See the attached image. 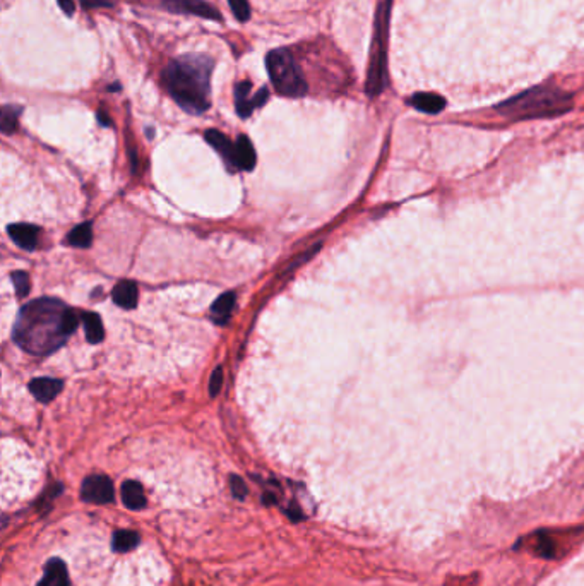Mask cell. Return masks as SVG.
<instances>
[{
  "label": "cell",
  "instance_id": "6da1fadb",
  "mask_svg": "<svg viewBox=\"0 0 584 586\" xmlns=\"http://www.w3.org/2000/svg\"><path fill=\"white\" fill-rule=\"evenodd\" d=\"M69 307L53 298H38L26 303L12 330L16 345L31 355H48L65 343L64 318Z\"/></svg>",
  "mask_w": 584,
  "mask_h": 586
},
{
  "label": "cell",
  "instance_id": "7a4b0ae2",
  "mask_svg": "<svg viewBox=\"0 0 584 586\" xmlns=\"http://www.w3.org/2000/svg\"><path fill=\"white\" fill-rule=\"evenodd\" d=\"M213 66V58L206 56H184L171 61L163 70L168 93L186 112L197 115L209 108Z\"/></svg>",
  "mask_w": 584,
  "mask_h": 586
},
{
  "label": "cell",
  "instance_id": "3957f363",
  "mask_svg": "<svg viewBox=\"0 0 584 586\" xmlns=\"http://www.w3.org/2000/svg\"><path fill=\"white\" fill-rule=\"evenodd\" d=\"M573 101L567 93L550 86H538L499 105V112L509 119H545L570 110Z\"/></svg>",
  "mask_w": 584,
  "mask_h": 586
},
{
  "label": "cell",
  "instance_id": "277c9868",
  "mask_svg": "<svg viewBox=\"0 0 584 586\" xmlns=\"http://www.w3.org/2000/svg\"><path fill=\"white\" fill-rule=\"evenodd\" d=\"M266 67L276 91L290 98H298L307 93V83L298 69L295 58L285 48H276L267 53Z\"/></svg>",
  "mask_w": 584,
  "mask_h": 586
},
{
  "label": "cell",
  "instance_id": "5b68a950",
  "mask_svg": "<svg viewBox=\"0 0 584 586\" xmlns=\"http://www.w3.org/2000/svg\"><path fill=\"white\" fill-rule=\"evenodd\" d=\"M391 0L382 6L379 18H377L376 38H373L372 61L367 78L368 96H377L386 86V31H388V12Z\"/></svg>",
  "mask_w": 584,
  "mask_h": 586
},
{
  "label": "cell",
  "instance_id": "8992f818",
  "mask_svg": "<svg viewBox=\"0 0 584 586\" xmlns=\"http://www.w3.org/2000/svg\"><path fill=\"white\" fill-rule=\"evenodd\" d=\"M83 501L91 504H108L113 501V483L105 475H90L81 486Z\"/></svg>",
  "mask_w": 584,
  "mask_h": 586
},
{
  "label": "cell",
  "instance_id": "52a82bcc",
  "mask_svg": "<svg viewBox=\"0 0 584 586\" xmlns=\"http://www.w3.org/2000/svg\"><path fill=\"white\" fill-rule=\"evenodd\" d=\"M163 7L174 14H192L204 19H221V14L211 4L203 0H165Z\"/></svg>",
  "mask_w": 584,
  "mask_h": 586
},
{
  "label": "cell",
  "instance_id": "ba28073f",
  "mask_svg": "<svg viewBox=\"0 0 584 586\" xmlns=\"http://www.w3.org/2000/svg\"><path fill=\"white\" fill-rule=\"evenodd\" d=\"M7 234H9L16 246L24 248V251H33L38 244L40 230H38V226L28 225V223H14V225H9Z\"/></svg>",
  "mask_w": 584,
  "mask_h": 586
},
{
  "label": "cell",
  "instance_id": "9c48e42d",
  "mask_svg": "<svg viewBox=\"0 0 584 586\" xmlns=\"http://www.w3.org/2000/svg\"><path fill=\"white\" fill-rule=\"evenodd\" d=\"M62 381L53 377H40V379H33L29 382V391H31L33 396L41 403H48L52 402L55 396L62 391Z\"/></svg>",
  "mask_w": 584,
  "mask_h": 586
},
{
  "label": "cell",
  "instance_id": "30bf717a",
  "mask_svg": "<svg viewBox=\"0 0 584 586\" xmlns=\"http://www.w3.org/2000/svg\"><path fill=\"white\" fill-rule=\"evenodd\" d=\"M204 139L214 147V150L218 151V153L223 156V158L226 159V163H228L230 167L237 168V159H235V145L225 136V134L216 129H209V130H206Z\"/></svg>",
  "mask_w": 584,
  "mask_h": 586
},
{
  "label": "cell",
  "instance_id": "8fae6325",
  "mask_svg": "<svg viewBox=\"0 0 584 586\" xmlns=\"http://www.w3.org/2000/svg\"><path fill=\"white\" fill-rule=\"evenodd\" d=\"M38 586H69V575L64 560L52 559L45 566V575Z\"/></svg>",
  "mask_w": 584,
  "mask_h": 586
},
{
  "label": "cell",
  "instance_id": "7c38bea8",
  "mask_svg": "<svg viewBox=\"0 0 584 586\" xmlns=\"http://www.w3.org/2000/svg\"><path fill=\"white\" fill-rule=\"evenodd\" d=\"M112 297L117 305L127 310L137 307V302H139V292H137V286L134 281H120V283L113 288Z\"/></svg>",
  "mask_w": 584,
  "mask_h": 586
},
{
  "label": "cell",
  "instance_id": "4fadbf2b",
  "mask_svg": "<svg viewBox=\"0 0 584 586\" xmlns=\"http://www.w3.org/2000/svg\"><path fill=\"white\" fill-rule=\"evenodd\" d=\"M122 503L125 504V508L132 509V511L144 508L146 494L139 482H136V480L124 482V486H122Z\"/></svg>",
  "mask_w": 584,
  "mask_h": 586
},
{
  "label": "cell",
  "instance_id": "5bb4252c",
  "mask_svg": "<svg viewBox=\"0 0 584 586\" xmlns=\"http://www.w3.org/2000/svg\"><path fill=\"white\" fill-rule=\"evenodd\" d=\"M235 159H237V168H242V170H252L255 167L258 156H255L254 146L247 136H240L235 142Z\"/></svg>",
  "mask_w": 584,
  "mask_h": 586
},
{
  "label": "cell",
  "instance_id": "9a60e30c",
  "mask_svg": "<svg viewBox=\"0 0 584 586\" xmlns=\"http://www.w3.org/2000/svg\"><path fill=\"white\" fill-rule=\"evenodd\" d=\"M410 103L413 105L417 110L425 113H439L442 112L445 107V100L442 96L434 95V93H418V95H415L413 98L410 100Z\"/></svg>",
  "mask_w": 584,
  "mask_h": 586
},
{
  "label": "cell",
  "instance_id": "2e32d148",
  "mask_svg": "<svg viewBox=\"0 0 584 586\" xmlns=\"http://www.w3.org/2000/svg\"><path fill=\"white\" fill-rule=\"evenodd\" d=\"M83 324L87 341L93 345L102 343L105 338V328L100 315L95 314V312H86V314H83Z\"/></svg>",
  "mask_w": 584,
  "mask_h": 586
},
{
  "label": "cell",
  "instance_id": "e0dca14e",
  "mask_svg": "<svg viewBox=\"0 0 584 586\" xmlns=\"http://www.w3.org/2000/svg\"><path fill=\"white\" fill-rule=\"evenodd\" d=\"M141 542V537L137 531H132V530H120L117 531L115 535H113V540H112V545H113V550L115 552H120V554H125V552H130L136 549L137 545H139Z\"/></svg>",
  "mask_w": 584,
  "mask_h": 586
},
{
  "label": "cell",
  "instance_id": "ac0fdd59",
  "mask_svg": "<svg viewBox=\"0 0 584 586\" xmlns=\"http://www.w3.org/2000/svg\"><path fill=\"white\" fill-rule=\"evenodd\" d=\"M235 300H237V297H235L233 292L223 293L220 298L214 300V303L211 305V312H213L214 319H216V323L223 324L226 319L230 318V314H232V310L235 307Z\"/></svg>",
  "mask_w": 584,
  "mask_h": 586
},
{
  "label": "cell",
  "instance_id": "d6986e66",
  "mask_svg": "<svg viewBox=\"0 0 584 586\" xmlns=\"http://www.w3.org/2000/svg\"><path fill=\"white\" fill-rule=\"evenodd\" d=\"M65 242L69 244V246L79 248L90 247L91 242H93V229H91V223H83V225H78L75 229L70 230Z\"/></svg>",
  "mask_w": 584,
  "mask_h": 586
},
{
  "label": "cell",
  "instance_id": "ffe728a7",
  "mask_svg": "<svg viewBox=\"0 0 584 586\" xmlns=\"http://www.w3.org/2000/svg\"><path fill=\"white\" fill-rule=\"evenodd\" d=\"M21 113V107H12V105H6L2 108V117H0V129L4 134H12L18 129V119Z\"/></svg>",
  "mask_w": 584,
  "mask_h": 586
},
{
  "label": "cell",
  "instance_id": "44dd1931",
  "mask_svg": "<svg viewBox=\"0 0 584 586\" xmlns=\"http://www.w3.org/2000/svg\"><path fill=\"white\" fill-rule=\"evenodd\" d=\"M230 9H232L233 16L237 18L240 23H245L250 18V6L249 0H228Z\"/></svg>",
  "mask_w": 584,
  "mask_h": 586
},
{
  "label": "cell",
  "instance_id": "7402d4cb",
  "mask_svg": "<svg viewBox=\"0 0 584 586\" xmlns=\"http://www.w3.org/2000/svg\"><path fill=\"white\" fill-rule=\"evenodd\" d=\"M12 285H14L16 292H18L19 297H26L29 293V278L24 271H16L12 273Z\"/></svg>",
  "mask_w": 584,
  "mask_h": 586
},
{
  "label": "cell",
  "instance_id": "603a6c76",
  "mask_svg": "<svg viewBox=\"0 0 584 586\" xmlns=\"http://www.w3.org/2000/svg\"><path fill=\"white\" fill-rule=\"evenodd\" d=\"M230 486H232V494L237 497V499H243V497L247 496V486L240 476L233 475L232 478H230Z\"/></svg>",
  "mask_w": 584,
  "mask_h": 586
},
{
  "label": "cell",
  "instance_id": "cb8c5ba5",
  "mask_svg": "<svg viewBox=\"0 0 584 586\" xmlns=\"http://www.w3.org/2000/svg\"><path fill=\"white\" fill-rule=\"evenodd\" d=\"M221 384H223V369L221 367H218V369L213 372L211 381H209V394L211 396L220 394Z\"/></svg>",
  "mask_w": 584,
  "mask_h": 586
},
{
  "label": "cell",
  "instance_id": "d4e9b609",
  "mask_svg": "<svg viewBox=\"0 0 584 586\" xmlns=\"http://www.w3.org/2000/svg\"><path fill=\"white\" fill-rule=\"evenodd\" d=\"M79 326V318L78 314H75L74 310L67 309L65 312V318H64V328H65V333L67 335H73V333L78 330Z\"/></svg>",
  "mask_w": 584,
  "mask_h": 586
},
{
  "label": "cell",
  "instance_id": "484cf974",
  "mask_svg": "<svg viewBox=\"0 0 584 586\" xmlns=\"http://www.w3.org/2000/svg\"><path fill=\"white\" fill-rule=\"evenodd\" d=\"M267 98H269V90H267V88H262V90H259L258 93H255L254 96H252V101H254V107H255V108H260L264 103H266Z\"/></svg>",
  "mask_w": 584,
  "mask_h": 586
},
{
  "label": "cell",
  "instance_id": "4316f807",
  "mask_svg": "<svg viewBox=\"0 0 584 586\" xmlns=\"http://www.w3.org/2000/svg\"><path fill=\"white\" fill-rule=\"evenodd\" d=\"M81 6L86 9H95V7H112L110 0H81Z\"/></svg>",
  "mask_w": 584,
  "mask_h": 586
},
{
  "label": "cell",
  "instance_id": "83f0119b",
  "mask_svg": "<svg viewBox=\"0 0 584 586\" xmlns=\"http://www.w3.org/2000/svg\"><path fill=\"white\" fill-rule=\"evenodd\" d=\"M57 2H58V7H60V9L64 11L67 16L74 14V11H75L74 0H57Z\"/></svg>",
  "mask_w": 584,
  "mask_h": 586
},
{
  "label": "cell",
  "instance_id": "f1b7e54d",
  "mask_svg": "<svg viewBox=\"0 0 584 586\" xmlns=\"http://www.w3.org/2000/svg\"><path fill=\"white\" fill-rule=\"evenodd\" d=\"M96 117H98L100 124L105 125V127H110V125H112V119L105 112H98V115H96Z\"/></svg>",
  "mask_w": 584,
  "mask_h": 586
},
{
  "label": "cell",
  "instance_id": "f546056e",
  "mask_svg": "<svg viewBox=\"0 0 584 586\" xmlns=\"http://www.w3.org/2000/svg\"><path fill=\"white\" fill-rule=\"evenodd\" d=\"M110 90H112V91H117V90H119V84H113Z\"/></svg>",
  "mask_w": 584,
  "mask_h": 586
}]
</instances>
